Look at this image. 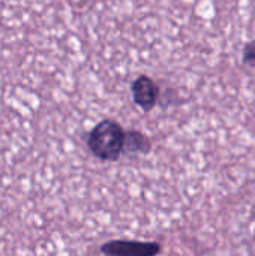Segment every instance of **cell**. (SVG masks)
<instances>
[{"mask_svg":"<svg viewBox=\"0 0 255 256\" xmlns=\"http://www.w3.org/2000/svg\"><path fill=\"white\" fill-rule=\"evenodd\" d=\"M87 147L99 160H119L125 147V130L116 120L105 118L89 132Z\"/></svg>","mask_w":255,"mask_h":256,"instance_id":"1","label":"cell"},{"mask_svg":"<svg viewBox=\"0 0 255 256\" xmlns=\"http://www.w3.org/2000/svg\"><path fill=\"white\" fill-rule=\"evenodd\" d=\"M131 93L135 105H138L143 111H152L161 98L159 86L147 75L137 76L131 84Z\"/></svg>","mask_w":255,"mask_h":256,"instance_id":"2","label":"cell"},{"mask_svg":"<svg viewBox=\"0 0 255 256\" xmlns=\"http://www.w3.org/2000/svg\"><path fill=\"white\" fill-rule=\"evenodd\" d=\"M101 252L107 256H156L161 252L158 243L114 240L102 244Z\"/></svg>","mask_w":255,"mask_h":256,"instance_id":"3","label":"cell"},{"mask_svg":"<svg viewBox=\"0 0 255 256\" xmlns=\"http://www.w3.org/2000/svg\"><path fill=\"white\" fill-rule=\"evenodd\" d=\"M152 148V142L149 136L141 134L140 130H126L125 132V147L123 153H149Z\"/></svg>","mask_w":255,"mask_h":256,"instance_id":"4","label":"cell"},{"mask_svg":"<svg viewBox=\"0 0 255 256\" xmlns=\"http://www.w3.org/2000/svg\"><path fill=\"white\" fill-rule=\"evenodd\" d=\"M242 63L248 68H255V39L245 44L242 50Z\"/></svg>","mask_w":255,"mask_h":256,"instance_id":"5","label":"cell"}]
</instances>
